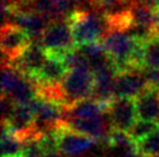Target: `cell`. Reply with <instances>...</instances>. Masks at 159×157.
<instances>
[{"mask_svg": "<svg viewBox=\"0 0 159 157\" xmlns=\"http://www.w3.org/2000/svg\"><path fill=\"white\" fill-rule=\"evenodd\" d=\"M149 87L143 70H130L117 74L115 78V98L136 100Z\"/></svg>", "mask_w": 159, "mask_h": 157, "instance_id": "ba28073f", "label": "cell"}, {"mask_svg": "<svg viewBox=\"0 0 159 157\" xmlns=\"http://www.w3.org/2000/svg\"><path fill=\"white\" fill-rule=\"evenodd\" d=\"M69 70L62 59L48 57L39 74L31 80H34L36 86H55L62 82Z\"/></svg>", "mask_w": 159, "mask_h": 157, "instance_id": "4fadbf2b", "label": "cell"}, {"mask_svg": "<svg viewBox=\"0 0 159 157\" xmlns=\"http://www.w3.org/2000/svg\"><path fill=\"white\" fill-rule=\"evenodd\" d=\"M41 44L48 53V57L62 59L66 53L77 49L67 20L52 21L42 35Z\"/></svg>", "mask_w": 159, "mask_h": 157, "instance_id": "3957f363", "label": "cell"}, {"mask_svg": "<svg viewBox=\"0 0 159 157\" xmlns=\"http://www.w3.org/2000/svg\"><path fill=\"white\" fill-rule=\"evenodd\" d=\"M108 117L111 127L128 132L138 120L135 100L130 98H115L109 105Z\"/></svg>", "mask_w": 159, "mask_h": 157, "instance_id": "30bf717a", "label": "cell"}, {"mask_svg": "<svg viewBox=\"0 0 159 157\" xmlns=\"http://www.w3.org/2000/svg\"><path fill=\"white\" fill-rule=\"evenodd\" d=\"M31 105L35 113V129L40 136L56 131L62 125L65 114L64 105L41 97H37Z\"/></svg>", "mask_w": 159, "mask_h": 157, "instance_id": "277c9868", "label": "cell"}, {"mask_svg": "<svg viewBox=\"0 0 159 157\" xmlns=\"http://www.w3.org/2000/svg\"><path fill=\"white\" fill-rule=\"evenodd\" d=\"M48 59V53L40 42H31V44L23 51V53L15 61L9 65L14 66L22 74L34 78L39 74L41 68Z\"/></svg>", "mask_w": 159, "mask_h": 157, "instance_id": "9c48e42d", "label": "cell"}, {"mask_svg": "<svg viewBox=\"0 0 159 157\" xmlns=\"http://www.w3.org/2000/svg\"><path fill=\"white\" fill-rule=\"evenodd\" d=\"M62 92L65 108L80 100L92 98L94 76L91 68H73L63 78Z\"/></svg>", "mask_w": 159, "mask_h": 157, "instance_id": "7a4b0ae2", "label": "cell"}, {"mask_svg": "<svg viewBox=\"0 0 159 157\" xmlns=\"http://www.w3.org/2000/svg\"><path fill=\"white\" fill-rule=\"evenodd\" d=\"M25 154V143L14 135L7 127L2 126L1 133V157H22Z\"/></svg>", "mask_w": 159, "mask_h": 157, "instance_id": "9a60e30c", "label": "cell"}, {"mask_svg": "<svg viewBox=\"0 0 159 157\" xmlns=\"http://www.w3.org/2000/svg\"><path fill=\"white\" fill-rule=\"evenodd\" d=\"M143 72L146 81L149 83V87H155L159 89V68H148Z\"/></svg>", "mask_w": 159, "mask_h": 157, "instance_id": "ffe728a7", "label": "cell"}, {"mask_svg": "<svg viewBox=\"0 0 159 157\" xmlns=\"http://www.w3.org/2000/svg\"><path fill=\"white\" fill-rule=\"evenodd\" d=\"M108 112L93 118H64L62 125L73 131L89 136L97 142H105L111 131V121L107 120Z\"/></svg>", "mask_w": 159, "mask_h": 157, "instance_id": "8992f818", "label": "cell"}, {"mask_svg": "<svg viewBox=\"0 0 159 157\" xmlns=\"http://www.w3.org/2000/svg\"><path fill=\"white\" fill-rule=\"evenodd\" d=\"M144 70L159 68V37L153 36L143 43Z\"/></svg>", "mask_w": 159, "mask_h": 157, "instance_id": "2e32d148", "label": "cell"}, {"mask_svg": "<svg viewBox=\"0 0 159 157\" xmlns=\"http://www.w3.org/2000/svg\"><path fill=\"white\" fill-rule=\"evenodd\" d=\"M139 120L159 121V89L148 87L135 100Z\"/></svg>", "mask_w": 159, "mask_h": 157, "instance_id": "7c38bea8", "label": "cell"}, {"mask_svg": "<svg viewBox=\"0 0 159 157\" xmlns=\"http://www.w3.org/2000/svg\"><path fill=\"white\" fill-rule=\"evenodd\" d=\"M51 20L34 11L15 12L13 18V23L22 28L29 35L33 42H41L42 35L51 23Z\"/></svg>", "mask_w": 159, "mask_h": 157, "instance_id": "8fae6325", "label": "cell"}, {"mask_svg": "<svg viewBox=\"0 0 159 157\" xmlns=\"http://www.w3.org/2000/svg\"><path fill=\"white\" fill-rule=\"evenodd\" d=\"M150 157H159V153L156 154V155H153V156H150Z\"/></svg>", "mask_w": 159, "mask_h": 157, "instance_id": "603a6c76", "label": "cell"}, {"mask_svg": "<svg viewBox=\"0 0 159 157\" xmlns=\"http://www.w3.org/2000/svg\"><path fill=\"white\" fill-rule=\"evenodd\" d=\"M105 143L107 146H109L111 148L127 149L129 147H131L135 142L131 139L129 132L111 127L109 133H108V135H107L106 140H105Z\"/></svg>", "mask_w": 159, "mask_h": 157, "instance_id": "e0dca14e", "label": "cell"}, {"mask_svg": "<svg viewBox=\"0 0 159 157\" xmlns=\"http://www.w3.org/2000/svg\"><path fill=\"white\" fill-rule=\"evenodd\" d=\"M109 105L101 103L94 98L80 100L65 108L64 118H93L108 112Z\"/></svg>", "mask_w": 159, "mask_h": 157, "instance_id": "5bb4252c", "label": "cell"}, {"mask_svg": "<svg viewBox=\"0 0 159 157\" xmlns=\"http://www.w3.org/2000/svg\"><path fill=\"white\" fill-rule=\"evenodd\" d=\"M156 36L159 37V24H158V27H157V29H156Z\"/></svg>", "mask_w": 159, "mask_h": 157, "instance_id": "7402d4cb", "label": "cell"}, {"mask_svg": "<svg viewBox=\"0 0 159 157\" xmlns=\"http://www.w3.org/2000/svg\"><path fill=\"white\" fill-rule=\"evenodd\" d=\"M133 2H135V1H142V0H131Z\"/></svg>", "mask_w": 159, "mask_h": 157, "instance_id": "cb8c5ba5", "label": "cell"}, {"mask_svg": "<svg viewBox=\"0 0 159 157\" xmlns=\"http://www.w3.org/2000/svg\"><path fill=\"white\" fill-rule=\"evenodd\" d=\"M22 157H25V156H22Z\"/></svg>", "mask_w": 159, "mask_h": 157, "instance_id": "d4e9b609", "label": "cell"}, {"mask_svg": "<svg viewBox=\"0 0 159 157\" xmlns=\"http://www.w3.org/2000/svg\"><path fill=\"white\" fill-rule=\"evenodd\" d=\"M123 157H145V156H144V155H143V154L137 149L136 143H134L131 147L124 149Z\"/></svg>", "mask_w": 159, "mask_h": 157, "instance_id": "44dd1931", "label": "cell"}, {"mask_svg": "<svg viewBox=\"0 0 159 157\" xmlns=\"http://www.w3.org/2000/svg\"><path fill=\"white\" fill-rule=\"evenodd\" d=\"M159 128V121H149V120H137L134 126L129 129V134L134 142H138L144 138L149 136Z\"/></svg>", "mask_w": 159, "mask_h": 157, "instance_id": "ac0fdd59", "label": "cell"}, {"mask_svg": "<svg viewBox=\"0 0 159 157\" xmlns=\"http://www.w3.org/2000/svg\"><path fill=\"white\" fill-rule=\"evenodd\" d=\"M137 149L145 157L153 156L159 153V128L143 140L135 142Z\"/></svg>", "mask_w": 159, "mask_h": 157, "instance_id": "d6986e66", "label": "cell"}, {"mask_svg": "<svg viewBox=\"0 0 159 157\" xmlns=\"http://www.w3.org/2000/svg\"><path fill=\"white\" fill-rule=\"evenodd\" d=\"M58 138V147L62 156L75 157L86 153L97 143L95 140L81 133L71 129L69 127L61 125L56 129Z\"/></svg>", "mask_w": 159, "mask_h": 157, "instance_id": "52a82bcc", "label": "cell"}, {"mask_svg": "<svg viewBox=\"0 0 159 157\" xmlns=\"http://www.w3.org/2000/svg\"><path fill=\"white\" fill-rule=\"evenodd\" d=\"M66 20L77 48L100 42L108 31L103 16L91 6L75 7Z\"/></svg>", "mask_w": 159, "mask_h": 157, "instance_id": "6da1fadb", "label": "cell"}, {"mask_svg": "<svg viewBox=\"0 0 159 157\" xmlns=\"http://www.w3.org/2000/svg\"><path fill=\"white\" fill-rule=\"evenodd\" d=\"M0 38L2 64L15 61L33 42L26 31L14 23L2 24Z\"/></svg>", "mask_w": 159, "mask_h": 157, "instance_id": "5b68a950", "label": "cell"}]
</instances>
